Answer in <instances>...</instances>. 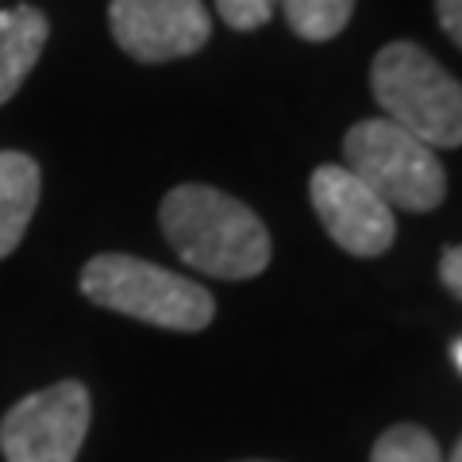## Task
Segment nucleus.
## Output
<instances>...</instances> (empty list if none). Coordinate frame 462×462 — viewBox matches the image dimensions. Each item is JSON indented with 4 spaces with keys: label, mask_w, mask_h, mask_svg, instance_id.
Instances as JSON below:
<instances>
[{
    "label": "nucleus",
    "mask_w": 462,
    "mask_h": 462,
    "mask_svg": "<svg viewBox=\"0 0 462 462\" xmlns=\"http://www.w3.org/2000/svg\"><path fill=\"white\" fill-rule=\"evenodd\" d=\"M158 220L181 263L208 278L247 282L270 266L266 224L224 189L178 185L162 197Z\"/></svg>",
    "instance_id": "1"
},
{
    "label": "nucleus",
    "mask_w": 462,
    "mask_h": 462,
    "mask_svg": "<svg viewBox=\"0 0 462 462\" xmlns=\"http://www.w3.org/2000/svg\"><path fill=\"white\" fill-rule=\"evenodd\" d=\"M370 89L382 120L420 139L424 147H462V85L416 42H389L370 66Z\"/></svg>",
    "instance_id": "2"
},
{
    "label": "nucleus",
    "mask_w": 462,
    "mask_h": 462,
    "mask_svg": "<svg viewBox=\"0 0 462 462\" xmlns=\"http://www.w3.org/2000/svg\"><path fill=\"white\" fill-rule=\"evenodd\" d=\"M81 293L100 309L166 331H205L216 316L205 285L135 254H93L81 270Z\"/></svg>",
    "instance_id": "3"
},
{
    "label": "nucleus",
    "mask_w": 462,
    "mask_h": 462,
    "mask_svg": "<svg viewBox=\"0 0 462 462\" xmlns=\"http://www.w3.org/2000/svg\"><path fill=\"white\" fill-rule=\"evenodd\" d=\"M346 170L366 181L389 208L431 212L447 197L439 154L389 120H358L343 135Z\"/></svg>",
    "instance_id": "4"
},
{
    "label": "nucleus",
    "mask_w": 462,
    "mask_h": 462,
    "mask_svg": "<svg viewBox=\"0 0 462 462\" xmlns=\"http://www.w3.org/2000/svg\"><path fill=\"white\" fill-rule=\"evenodd\" d=\"M89 416L93 401L81 382L47 385L5 412L0 451L8 462H78Z\"/></svg>",
    "instance_id": "5"
},
{
    "label": "nucleus",
    "mask_w": 462,
    "mask_h": 462,
    "mask_svg": "<svg viewBox=\"0 0 462 462\" xmlns=\"http://www.w3.org/2000/svg\"><path fill=\"white\" fill-rule=\"evenodd\" d=\"M312 208L331 239L355 258H378L393 247L397 220L393 208L358 181L346 166H316L309 181Z\"/></svg>",
    "instance_id": "6"
},
{
    "label": "nucleus",
    "mask_w": 462,
    "mask_h": 462,
    "mask_svg": "<svg viewBox=\"0 0 462 462\" xmlns=\"http://www.w3.org/2000/svg\"><path fill=\"white\" fill-rule=\"evenodd\" d=\"M112 39L135 62H173L208 42L212 20L200 0H112Z\"/></svg>",
    "instance_id": "7"
},
{
    "label": "nucleus",
    "mask_w": 462,
    "mask_h": 462,
    "mask_svg": "<svg viewBox=\"0 0 462 462\" xmlns=\"http://www.w3.org/2000/svg\"><path fill=\"white\" fill-rule=\"evenodd\" d=\"M51 23L39 8L16 5L0 12V108L20 93V85L35 69L42 47H47Z\"/></svg>",
    "instance_id": "8"
},
{
    "label": "nucleus",
    "mask_w": 462,
    "mask_h": 462,
    "mask_svg": "<svg viewBox=\"0 0 462 462\" xmlns=\"http://www.w3.org/2000/svg\"><path fill=\"white\" fill-rule=\"evenodd\" d=\"M42 173L23 151H0V258H8L27 236V224L39 208Z\"/></svg>",
    "instance_id": "9"
},
{
    "label": "nucleus",
    "mask_w": 462,
    "mask_h": 462,
    "mask_svg": "<svg viewBox=\"0 0 462 462\" xmlns=\"http://www.w3.org/2000/svg\"><path fill=\"white\" fill-rule=\"evenodd\" d=\"M285 12V23L293 35L309 42H328L336 39L355 12V0H278Z\"/></svg>",
    "instance_id": "10"
},
{
    "label": "nucleus",
    "mask_w": 462,
    "mask_h": 462,
    "mask_svg": "<svg viewBox=\"0 0 462 462\" xmlns=\"http://www.w3.org/2000/svg\"><path fill=\"white\" fill-rule=\"evenodd\" d=\"M370 462H443L439 443L416 424H397L374 443Z\"/></svg>",
    "instance_id": "11"
},
{
    "label": "nucleus",
    "mask_w": 462,
    "mask_h": 462,
    "mask_svg": "<svg viewBox=\"0 0 462 462\" xmlns=\"http://www.w3.org/2000/svg\"><path fill=\"white\" fill-rule=\"evenodd\" d=\"M278 0H216V12L231 32H258L273 20Z\"/></svg>",
    "instance_id": "12"
},
{
    "label": "nucleus",
    "mask_w": 462,
    "mask_h": 462,
    "mask_svg": "<svg viewBox=\"0 0 462 462\" xmlns=\"http://www.w3.org/2000/svg\"><path fill=\"white\" fill-rule=\"evenodd\" d=\"M439 282H443V285L451 289V293L462 300V243H458V247H447V251H443Z\"/></svg>",
    "instance_id": "13"
},
{
    "label": "nucleus",
    "mask_w": 462,
    "mask_h": 462,
    "mask_svg": "<svg viewBox=\"0 0 462 462\" xmlns=\"http://www.w3.org/2000/svg\"><path fill=\"white\" fill-rule=\"evenodd\" d=\"M436 16L443 32L462 47V0H436Z\"/></svg>",
    "instance_id": "14"
},
{
    "label": "nucleus",
    "mask_w": 462,
    "mask_h": 462,
    "mask_svg": "<svg viewBox=\"0 0 462 462\" xmlns=\"http://www.w3.org/2000/svg\"><path fill=\"white\" fill-rule=\"evenodd\" d=\"M455 363H458V370H462V339L455 343Z\"/></svg>",
    "instance_id": "15"
},
{
    "label": "nucleus",
    "mask_w": 462,
    "mask_h": 462,
    "mask_svg": "<svg viewBox=\"0 0 462 462\" xmlns=\"http://www.w3.org/2000/svg\"><path fill=\"white\" fill-rule=\"evenodd\" d=\"M451 462H462V439H458V447H455V455H451Z\"/></svg>",
    "instance_id": "16"
}]
</instances>
